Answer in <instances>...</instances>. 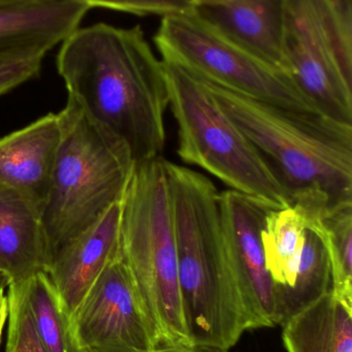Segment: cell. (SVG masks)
I'll return each mask as SVG.
<instances>
[{"mask_svg": "<svg viewBox=\"0 0 352 352\" xmlns=\"http://www.w3.org/2000/svg\"><path fill=\"white\" fill-rule=\"evenodd\" d=\"M289 74L326 117L352 125V0H276Z\"/></svg>", "mask_w": 352, "mask_h": 352, "instance_id": "8", "label": "cell"}, {"mask_svg": "<svg viewBox=\"0 0 352 352\" xmlns=\"http://www.w3.org/2000/svg\"><path fill=\"white\" fill-rule=\"evenodd\" d=\"M8 301L6 293L0 294V341H1L2 332H3L4 324L8 322Z\"/></svg>", "mask_w": 352, "mask_h": 352, "instance_id": "25", "label": "cell"}, {"mask_svg": "<svg viewBox=\"0 0 352 352\" xmlns=\"http://www.w3.org/2000/svg\"><path fill=\"white\" fill-rule=\"evenodd\" d=\"M165 68L180 159L269 209L291 206L284 184L204 85L177 66Z\"/></svg>", "mask_w": 352, "mask_h": 352, "instance_id": "6", "label": "cell"}, {"mask_svg": "<svg viewBox=\"0 0 352 352\" xmlns=\"http://www.w3.org/2000/svg\"><path fill=\"white\" fill-rule=\"evenodd\" d=\"M229 349L215 345L202 344V343H185V344L161 345L155 352H229Z\"/></svg>", "mask_w": 352, "mask_h": 352, "instance_id": "24", "label": "cell"}, {"mask_svg": "<svg viewBox=\"0 0 352 352\" xmlns=\"http://www.w3.org/2000/svg\"><path fill=\"white\" fill-rule=\"evenodd\" d=\"M165 158L134 165L122 199L120 258L161 345L191 343L182 311Z\"/></svg>", "mask_w": 352, "mask_h": 352, "instance_id": "4", "label": "cell"}, {"mask_svg": "<svg viewBox=\"0 0 352 352\" xmlns=\"http://www.w3.org/2000/svg\"><path fill=\"white\" fill-rule=\"evenodd\" d=\"M8 338L6 352H49L39 338L25 295L24 283L8 287Z\"/></svg>", "mask_w": 352, "mask_h": 352, "instance_id": "21", "label": "cell"}, {"mask_svg": "<svg viewBox=\"0 0 352 352\" xmlns=\"http://www.w3.org/2000/svg\"><path fill=\"white\" fill-rule=\"evenodd\" d=\"M190 2L200 14L289 74L279 45L276 0H190Z\"/></svg>", "mask_w": 352, "mask_h": 352, "instance_id": "15", "label": "cell"}, {"mask_svg": "<svg viewBox=\"0 0 352 352\" xmlns=\"http://www.w3.org/2000/svg\"><path fill=\"white\" fill-rule=\"evenodd\" d=\"M89 8H103L138 16H169L192 8L190 0H76Z\"/></svg>", "mask_w": 352, "mask_h": 352, "instance_id": "23", "label": "cell"}, {"mask_svg": "<svg viewBox=\"0 0 352 352\" xmlns=\"http://www.w3.org/2000/svg\"><path fill=\"white\" fill-rule=\"evenodd\" d=\"M163 162L188 336L194 343L231 349L248 324L223 235L220 192L198 171Z\"/></svg>", "mask_w": 352, "mask_h": 352, "instance_id": "2", "label": "cell"}, {"mask_svg": "<svg viewBox=\"0 0 352 352\" xmlns=\"http://www.w3.org/2000/svg\"><path fill=\"white\" fill-rule=\"evenodd\" d=\"M229 263L243 301L248 330L276 326V291L266 266L260 231L268 207L233 190L219 192Z\"/></svg>", "mask_w": 352, "mask_h": 352, "instance_id": "10", "label": "cell"}, {"mask_svg": "<svg viewBox=\"0 0 352 352\" xmlns=\"http://www.w3.org/2000/svg\"><path fill=\"white\" fill-rule=\"evenodd\" d=\"M311 215L352 203V125L289 111L200 80Z\"/></svg>", "mask_w": 352, "mask_h": 352, "instance_id": "3", "label": "cell"}, {"mask_svg": "<svg viewBox=\"0 0 352 352\" xmlns=\"http://www.w3.org/2000/svg\"><path fill=\"white\" fill-rule=\"evenodd\" d=\"M308 229L324 246L335 297L352 306V203H342L320 214L305 217Z\"/></svg>", "mask_w": 352, "mask_h": 352, "instance_id": "18", "label": "cell"}, {"mask_svg": "<svg viewBox=\"0 0 352 352\" xmlns=\"http://www.w3.org/2000/svg\"><path fill=\"white\" fill-rule=\"evenodd\" d=\"M332 289L330 262L318 236L307 230L293 287L276 293L277 324H284Z\"/></svg>", "mask_w": 352, "mask_h": 352, "instance_id": "19", "label": "cell"}, {"mask_svg": "<svg viewBox=\"0 0 352 352\" xmlns=\"http://www.w3.org/2000/svg\"><path fill=\"white\" fill-rule=\"evenodd\" d=\"M47 53L26 49L0 54V96L39 76Z\"/></svg>", "mask_w": 352, "mask_h": 352, "instance_id": "22", "label": "cell"}, {"mask_svg": "<svg viewBox=\"0 0 352 352\" xmlns=\"http://www.w3.org/2000/svg\"><path fill=\"white\" fill-rule=\"evenodd\" d=\"M57 68L68 98L130 148L136 164L163 156L169 93L165 63L141 26L79 27L61 43Z\"/></svg>", "mask_w": 352, "mask_h": 352, "instance_id": "1", "label": "cell"}, {"mask_svg": "<svg viewBox=\"0 0 352 352\" xmlns=\"http://www.w3.org/2000/svg\"><path fill=\"white\" fill-rule=\"evenodd\" d=\"M122 199L52 258L47 273L70 318L103 271L120 258Z\"/></svg>", "mask_w": 352, "mask_h": 352, "instance_id": "11", "label": "cell"}, {"mask_svg": "<svg viewBox=\"0 0 352 352\" xmlns=\"http://www.w3.org/2000/svg\"><path fill=\"white\" fill-rule=\"evenodd\" d=\"M282 328L287 352H352V306L331 291Z\"/></svg>", "mask_w": 352, "mask_h": 352, "instance_id": "16", "label": "cell"}, {"mask_svg": "<svg viewBox=\"0 0 352 352\" xmlns=\"http://www.w3.org/2000/svg\"><path fill=\"white\" fill-rule=\"evenodd\" d=\"M37 1V0H0V3H10V2Z\"/></svg>", "mask_w": 352, "mask_h": 352, "instance_id": "27", "label": "cell"}, {"mask_svg": "<svg viewBox=\"0 0 352 352\" xmlns=\"http://www.w3.org/2000/svg\"><path fill=\"white\" fill-rule=\"evenodd\" d=\"M70 324L79 352H155L159 346L120 258L103 271Z\"/></svg>", "mask_w": 352, "mask_h": 352, "instance_id": "9", "label": "cell"}, {"mask_svg": "<svg viewBox=\"0 0 352 352\" xmlns=\"http://www.w3.org/2000/svg\"><path fill=\"white\" fill-rule=\"evenodd\" d=\"M50 263L41 211L0 184V266L8 285L48 272Z\"/></svg>", "mask_w": 352, "mask_h": 352, "instance_id": "13", "label": "cell"}, {"mask_svg": "<svg viewBox=\"0 0 352 352\" xmlns=\"http://www.w3.org/2000/svg\"><path fill=\"white\" fill-rule=\"evenodd\" d=\"M154 43L165 63L196 80L289 111L324 115L289 72L194 8L163 16Z\"/></svg>", "mask_w": 352, "mask_h": 352, "instance_id": "7", "label": "cell"}, {"mask_svg": "<svg viewBox=\"0 0 352 352\" xmlns=\"http://www.w3.org/2000/svg\"><path fill=\"white\" fill-rule=\"evenodd\" d=\"M8 287V278L3 273H0V294L6 293V289Z\"/></svg>", "mask_w": 352, "mask_h": 352, "instance_id": "26", "label": "cell"}, {"mask_svg": "<svg viewBox=\"0 0 352 352\" xmlns=\"http://www.w3.org/2000/svg\"><path fill=\"white\" fill-rule=\"evenodd\" d=\"M61 138L59 116L49 113L0 140V184L22 195L41 212Z\"/></svg>", "mask_w": 352, "mask_h": 352, "instance_id": "12", "label": "cell"}, {"mask_svg": "<svg viewBox=\"0 0 352 352\" xmlns=\"http://www.w3.org/2000/svg\"><path fill=\"white\" fill-rule=\"evenodd\" d=\"M58 116L61 142L41 212L51 261L123 198L136 165L130 148L97 128L70 99Z\"/></svg>", "mask_w": 352, "mask_h": 352, "instance_id": "5", "label": "cell"}, {"mask_svg": "<svg viewBox=\"0 0 352 352\" xmlns=\"http://www.w3.org/2000/svg\"><path fill=\"white\" fill-rule=\"evenodd\" d=\"M0 273H3V272H2V268H1V266H0Z\"/></svg>", "mask_w": 352, "mask_h": 352, "instance_id": "28", "label": "cell"}, {"mask_svg": "<svg viewBox=\"0 0 352 352\" xmlns=\"http://www.w3.org/2000/svg\"><path fill=\"white\" fill-rule=\"evenodd\" d=\"M24 283L25 295L41 342L49 352H79L70 331V316L47 272Z\"/></svg>", "mask_w": 352, "mask_h": 352, "instance_id": "20", "label": "cell"}, {"mask_svg": "<svg viewBox=\"0 0 352 352\" xmlns=\"http://www.w3.org/2000/svg\"><path fill=\"white\" fill-rule=\"evenodd\" d=\"M307 230L305 215L295 205L267 211L260 239L276 293L295 283Z\"/></svg>", "mask_w": 352, "mask_h": 352, "instance_id": "17", "label": "cell"}, {"mask_svg": "<svg viewBox=\"0 0 352 352\" xmlns=\"http://www.w3.org/2000/svg\"><path fill=\"white\" fill-rule=\"evenodd\" d=\"M89 10L76 0L0 3V54L26 49L51 51L80 27Z\"/></svg>", "mask_w": 352, "mask_h": 352, "instance_id": "14", "label": "cell"}]
</instances>
